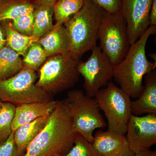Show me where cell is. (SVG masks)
I'll use <instances>...</instances> for the list:
<instances>
[{
  "label": "cell",
  "instance_id": "obj_31",
  "mask_svg": "<svg viewBox=\"0 0 156 156\" xmlns=\"http://www.w3.org/2000/svg\"><path fill=\"white\" fill-rule=\"evenodd\" d=\"M6 45V40L2 28L0 24V50Z\"/></svg>",
  "mask_w": 156,
  "mask_h": 156
},
{
  "label": "cell",
  "instance_id": "obj_21",
  "mask_svg": "<svg viewBox=\"0 0 156 156\" xmlns=\"http://www.w3.org/2000/svg\"><path fill=\"white\" fill-rule=\"evenodd\" d=\"M84 0H58L53 6L54 25H63L80 10Z\"/></svg>",
  "mask_w": 156,
  "mask_h": 156
},
{
  "label": "cell",
  "instance_id": "obj_15",
  "mask_svg": "<svg viewBox=\"0 0 156 156\" xmlns=\"http://www.w3.org/2000/svg\"><path fill=\"white\" fill-rule=\"evenodd\" d=\"M44 50L47 57L69 52L67 32L63 25L54 26L53 29L37 41Z\"/></svg>",
  "mask_w": 156,
  "mask_h": 156
},
{
  "label": "cell",
  "instance_id": "obj_1",
  "mask_svg": "<svg viewBox=\"0 0 156 156\" xmlns=\"http://www.w3.org/2000/svg\"><path fill=\"white\" fill-rule=\"evenodd\" d=\"M76 133L64 101H58L46 126L27 147L22 156H63L74 144Z\"/></svg>",
  "mask_w": 156,
  "mask_h": 156
},
{
  "label": "cell",
  "instance_id": "obj_32",
  "mask_svg": "<svg viewBox=\"0 0 156 156\" xmlns=\"http://www.w3.org/2000/svg\"><path fill=\"white\" fill-rule=\"evenodd\" d=\"M2 101H0V111H1V108H2Z\"/></svg>",
  "mask_w": 156,
  "mask_h": 156
},
{
  "label": "cell",
  "instance_id": "obj_26",
  "mask_svg": "<svg viewBox=\"0 0 156 156\" xmlns=\"http://www.w3.org/2000/svg\"><path fill=\"white\" fill-rule=\"evenodd\" d=\"M0 156H17V147L14 140V133L0 144Z\"/></svg>",
  "mask_w": 156,
  "mask_h": 156
},
{
  "label": "cell",
  "instance_id": "obj_2",
  "mask_svg": "<svg viewBox=\"0 0 156 156\" xmlns=\"http://www.w3.org/2000/svg\"><path fill=\"white\" fill-rule=\"evenodd\" d=\"M156 32V26H149L138 40L130 45L122 60L114 66L115 81L131 98L139 97L143 89L144 77L155 69L156 63L148 60L146 48L150 37Z\"/></svg>",
  "mask_w": 156,
  "mask_h": 156
},
{
  "label": "cell",
  "instance_id": "obj_28",
  "mask_svg": "<svg viewBox=\"0 0 156 156\" xmlns=\"http://www.w3.org/2000/svg\"><path fill=\"white\" fill-rule=\"evenodd\" d=\"M150 26H156V0H153L149 15Z\"/></svg>",
  "mask_w": 156,
  "mask_h": 156
},
{
  "label": "cell",
  "instance_id": "obj_16",
  "mask_svg": "<svg viewBox=\"0 0 156 156\" xmlns=\"http://www.w3.org/2000/svg\"><path fill=\"white\" fill-rule=\"evenodd\" d=\"M50 115L41 117L20 126L14 132L17 156H22L24 154L30 144L46 126Z\"/></svg>",
  "mask_w": 156,
  "mask_h": 156
},
{
  "label": "cell",
  "instance_id": "obj_12",
  "mask_svg": "<svg viewBox=\"0 0 156 156\" xmlns=\"http://www.w3.org/2000/svg\"><path fill=\"white\" fill-rule=\"evenodd\" d=\"M95 149L102 156H132L125 134L98 130L94 135L92 143Z\"/></svg>",
  "mask_w": 156,
  "mask_h": 156
},
{
  "label": "cell",
  "instance_id": "obj_8",
  "mask_svg": "<svg viewBox=\"0 0 156 156\" xmlns=\"http://www.w3.org/2000/svg\"><path fill=\"white\" fill-rule=\"evenodd\" d=\"M95 98L108 121V131L126 134L131 115V98L120 88L109 82L99 90Z\"/></svg>",
  "mask_w": 156,
  "mask_h": 156
},
{
  "label": "cell",
  "instance_id": "obj_4",
  "mask_svg": "<svg viewBox=\"0 0 156 156\" xmlns=\"http://www.w3.org/2000/svg\"><path fill=\"white\" fill-rule=\"evenodd\" d=\"M80 57L70 51L48 57L40 68L37 87L53 96L71 88L79 81Z\"/></svg>",
  "mask_w": 156,
  "mask_h": 156
},
{
  "label": "cell",
  "instance_id": "obj_6",
  "mask_svg": "<svg viewBox=\"0 0 156 156\" xmlns=\"http://www.w3.org/2000/svg\"><path fill=\"white\" fill-rule=\"evenodd\" d=\"M35 71L26 67L15 75L0 81V101L15 106L53 100V95L37 87Z\"/></svg>",
  "mask_w": 156,
  "mask_h": 156
},
{
  "label": "cell",
  "instance_id": "obj_22",
  "mask_svg": "<svg viewBox=\"0 0 156 156\" xmlns=\"http://www.w3.org/2000/svg\"><path fill=\"white\" fill-rule=\"evenodd\" d=\"M22 59L23 67L38 70L46 61L48 57L41 45L37 41L31 44Z\"/></svg>",
  "mask_w": 156,
  "mask_h": 156
},
{
  "label": "cell",
  "instance_id": "obj_24",
  "mask_svg": "<svg viewBox=\"0 0 156 156\" xmlns=\"http://www.w3.org/2000/svg\"><path fill=\"white\" fill-rule=\"evenodd\" d=\"M63 156H102L95 149L92 143L81 134H77L74 144Z\"/></svg>",
  "mask_w": 156,
  "mask_h": 156
},
{
  "label": "cell",
  "instance_id": "obj_5",
  "mask_svg": "<svg viewBox=\"0 0 156 156\" xmlns=\"http://www.w3.org/2000/svg\"><path fill=\"white\" fill-rule=\"evenodd\" d=\"M63 101L71 117L74 130L92 143L95 129L107 126L96 99L83 90L74 89L68 92Z\"/></svg>",
  "mask_w": 156,
  "mask_h": 156
},
{
  "label": "cell",
  "instance_id": "obj_25",
  "mask_svg": "<svg viewBox=\"0 0 156 156\" xmlns=\"http://www.w3.org/2000/svg\"><path fill=\"white\" fill-rule=\"evenodd\" d=\"M13 28L26 36H32L34 30L33 12L14 19L11 22Z\"/></svg>",
  "mask_w": 156,
  "mask_h": 156
},
{
  "label": "cell",
  "instance_id": "obj_27",
  "mask_svg": "<svg viewBox=\"0 0 156 156\" xmlns=\"http://www.w3.org/2000/svg\"><path fill=\"white\" fill-rule=\"evenodd\" d=\"M105 11L116 13L121 11L122 0H92Z\"/></svg>",
  "mask_w": 156,
  "mask_h": 156
},
{
  "label": "cell",
  "instance_id": "obj_19",
  "mask_svg": "<svg viewBox=\"0 0 156 156\" xmlns=\"http://www.w3.org/2000/svg\"><path fill=\"white\" fill-rule=\"evenodd\" d=\"M23 67L20 55L7 46L0 50V81L11 77Z\"/></svg>",
  "mask_w": 156,
  "mask_h": 156
},
{
  "label": "cell",
  "instance_id": "obj_29",
  "mask_svg": "<svg viewBox=\"0 0 156 156\" xmlns=\"http://www.w3.org/2000/svg\"><path fill=\"white\" fill-rule=\"evenodd\" d=\"M34 5H48L53 6L57 0H33Z\"/></svg>",
  "mask_w": 156,
  "mask_h": 156
},
{
  "label": "cell",
  "instance_id": "obj_14",
  "mask_svg": "<svg viewBox=\"0 0 156 156\" xmlns=\"http://www.w3.org/2000/svg\"><path fill=\"white\" fill-rule=\"evenodd\" d=\"M145 84L142 92L136 100L131 101L132 114L156 115V72L155 70L144 77Z\"/></svg>",
  "mask_w": 156,
  "mask_h": 156
},
{
  "label": "cell",
  "instance_id": "obj_30",
  "mask_svg": "<svg viewBox=\"0 0 156 156\" xmlns=\"http://www.w3.org/2000/svg\"><path fill=\"white\" fill-rule=\"evenodd\" d=\"M132 156H156V151L149 149L138 153L134 154V155Z\"/></svg>",
  "mask_w": 156,
  "mask_h": 156
},
{
  "label": "cell",
  "instance_id": "obj_10",
  "mask_svg": "<svg viewBox=\"0 0 156 156\" xmlns=\"http://www.w3.org/2000/svg\"><path fill=\"white\" fill-rule=\"evenodd\" d=\"M126 133L129 147L134 154L150 149L156 143V115L132 114Z\"/></svg>",
  "mask_w": 156,
  "mask_h": 156
},
{
  "label": "cell",
  "instance_id": "obj_20",
  "mask_svg": "<svg viewBox=\"0 0 156 156\" xmlns=\"http://www.w3.org/2000/svg\"><path fill=\"white\" fill-rule=\"evenodd\" d=\"M34 6L33 36L40 39L54 27L53 23L54 10L53 6L43 5Z\"/></svg>",
  "mask_w": 156,
  "mask_h": 156
},
{
  "label": "cell",
  "instance_id": "obj_23",
  "mask_svg": "<svg viewBox=\"0 0 156 156\" xmlns=\"http://www.w3.org/2000/svg\"><path fill=\"white\" fill-rule=\"evenodd\" d=\"M16 106L9 102H2L0 111V144L6 140L12 132L11 126Z\"/></svg>",
  "mask_w": 156,
  "mask_h": 156
},
{
  "label": "cell",
  "instance_id": "obj_18",
  "mask_svg": "<svg viewBox=\"0 0 156 156\" xmlns=\"http://www.w3.org/2000/svg\"><path fill=\"white\" fill-rule=\"evenodd\" d=\"M34 7L33 0H0V22L31 13Z\"/></svg>",
  "mask_w": 156,
  "mask_h": 156
},
{
  "label": "cell",
  "instance_id": "obj_7",
  "mask_svg": "<svg viewBox=\"0 0 156 156\" xmlns=\"http://www.w3.org/2000/svg\"><path fill=\"white\" fill-rule=\"evenodd\" d=\"M100 48L114 66L122 60L130 47L127 24L121 11H104L98 34Z\"/></svg>",
  "mask_w": 156,
  "mask_h": 156
},
{
  "label": "cell",
  "instance_id": "obj_17",
  "mask_svg": "<svg viewBox=\"0 0 156 156\" xmlns=\"http://www.w3.org/2000/svg\"><path fill=\"white\" fill-rule=\"evenodd\" d=\"M0 24L5 37L6 46L20 55L24 56L31 44L39 40L34 36H26L20 33L13 28L11 20L2 21Z\"/></svg>",
  "mask_w": 156,
  "mask_h": 156
},
{
  "label": "cell",
  "instance_id": "obj_13",
  "mask_svg": "<svg viewBox=\"0 0 156 156\" xmlns=\"http://www.w3.org/2000/svg\"><path fill=\"white\" fill-rule=\"evenodd\" d=\"M58 101L25 104L16 106L11 128L14 132L20 126L41 117L50 115L57 106Z\"/></svg>",
  "mask_w": 156,
  "mask_h": 156
},
{
  "label": "cell",
  "instance_id": "obj_9",
  "mask_svg": "<svg viewBox=\"0 0 156 156\" xmlns=\"http://www.w3.org/2000/svg\"><path fill=\"white\" fill-rule=\"evenodd\" d=\"M91 51V56L87 61L80 62L78 70L84 78L85 93L94 98L113 78L114 66L99 47L96 46Z\"/></svg>",
  "mask_w": 156,
  "mask_h": 156
},
{
  "label": "cell",
  "instance_id": "obj_3",
  "mask_svg": "<svg viewBox=\"0 0 156 156\" xmlns=\"http://www.w3.org/2000/svg\"><path fill=\"white\" fill-rule=\"evenodd\" d=\"M104 11L92 0H84L80 10L63 24L67 32L69 51L81 56L97 46Z\"/></svg>",
  "mask_w": 156,
  "mask_h": 156
},
{
  "label": "cell",
  "instance_id": "obj_11",
  "mask_svg": "<svg viewBox=\"0 0 156 156\" xmlns=\"http://www.w3.org/2000/svg\"><path fill=\"white\" fill-rule=\"evenodd\" d=\"M153 0H122L121 12L127 24L130 45L149 27V15Z\"/></svg>",
  "mask_w": 156,
  "mask_h": 156
}]
</instances>
